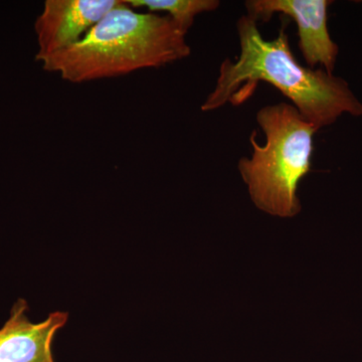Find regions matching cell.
<instances>
[{"label":"cell","instance_id":"obj_2","mask_svg":"<svg viewBox=\"0 0 362 362\" xmlns=\"http://www.w3.org/2000/svg\"><path fill=\"white\" fill-rule=\"evenodd\" d=\"M187 35L168 16L139 13L121 0L81 42L40 63L74 84L120 77L187 58Z\"/></svg>","mask_w":362,"mask_h":362},{"label":"cell","instance_id":"obj_3","mask_svg":"<svg viewBox=\"0 0 362 362\" xmlns=\"http://www.w3.org/2000/svg\"><path fill=\"white\" fill-rule=\"evenodd\" d=\"M256 120L266 143L258 144L252 132V156L240 158V175L257 209L278 218H294L301 213L298 188L311 171L318 129L286 102L259 109Z\"/></svg>","mask_w":362,"mask_h":362},{"label":"cell","instance_id":"obj_4","mask_svg":"<svg viewBox=\"0 0 362 362\" xmlns=\"http://www.w3.org/2000/svg\"><path fill=\"white\" fill-rule=\"evenodd\" d=\"M329 0H247V16L252 21L268 23L275 13L284 14L296 23L299 49L309 68L317 65L332 74L339 47L328 32Z\"/></svg>","mask_w":362,"mask_h":362},{"label":"cell","instance_id":"obj_6","mask_svg":"<svg viewBox=\"0 0 362 362\" xmlns=\"http://www.w3.org/2000/svg\"><path fill=\"white\" fill-rule=\"evenodd\" d=\"M28 309L25 300H18L0 329V362H54L52 340L66 325L69 313L52 312L42 322L33 323Z\"/></svg>","mask_w":362,"mask_h":362},{"label":"cell","instance_id":"obj_7","mask_svg":"<svg viewBox=\"0 0 362 362\" xmlns=\"http://www.w3.org/2000/svg\"><path fill=\"white\" fill-rule=\"evenodd\" d=\"M133 8L148 13H166L183 33H187L199 14L211 13L221 6L218 0H126Z\"/></svg>","mask_w":362,"mask_h":362},{"label":"cell","instance_id":"obj_1","mask_svg":"<svg viewBox=\"0 0 362 362\" xmlns=\"http://www.w3.org/2000/svg\"><path fill=\"white\" fill-rule=\"evenodd\" d=\"M286 25L278 37L266 40L258 23L243 16L237 23L240 54L221 63L216 86L202 105V112L218 110L226 104H240L255 86L266 82L292 102L317 129L337 122L343 114L362 115V103L344 78L324 70L302 66L293 54Z\"/></svg>","mask_w":362,"mask_h":362},{"label":"cell","instance_id":"obj_5","mask_svg":"<svg viewBox=\"0 0 362 362\" xmlns=\"http://www.w3.org/2000/svg\"><path fill=\"white\" fill-rule=\"evenodd\" d=\"M121 0H47L35 23L37 49L42 59L73 47Z\"/></svg>","mask_w":362,"mask_h":362}]
</instances>
